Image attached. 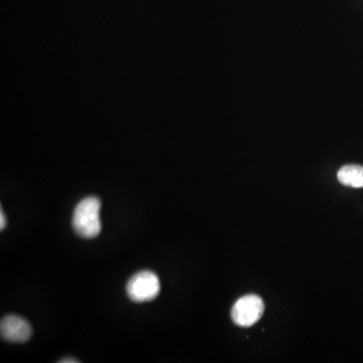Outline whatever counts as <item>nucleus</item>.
<instances>
[{
	"label": "nucleus",
	"mask_w": 363,
	"mask_h": 363,
	"mask_svg": "<svg viewBox=\"0 0 363 363\" xmlns=\"http://www.w3.org/2000/svg\"><path fill=\"white\" fill-rule=\"evenodd\" d=\"M101 202L97 197H87L79 202L73 214V228L83 238H94L101 231Z\"/></svg>",
	"instance_id": "1"
},
{
	"label": "nucleus",
	"mask_w": 363,
	"mask_h": 363,
	"mask_svg": "<svg viewBox=\"0 0 363 363\" xmlns=\"http://www.w3.org/2000/svg\"><path fill=\"white\" fill-rule=\"evenodd\" d=\"M160 279L153 272H138L127 283V296L136 303L151 301L160 294Z\"/></svg>",
	"instance_id": "2"
},
{
	"label": "nucleus",
	"mask_w": 363,
	"mask_h": 363,
	"mask_svg": "<svg viewBox=\"0 0 363 363\" xmlns=\"http://www.w3.org/2000/svg\"><path fill=\"white\" fill-rule=\"evenodd\" d=\"M265 312V304L256 295H247L236 301L231 318L237 326L251 327L260 321Z\"/></svg>",
	"instance_id": "3"
},
{
	"label": "nucleus",
	"mask_w": 363,
	"mask_h": 363,
	"mask_svg": "<svg viewBox=\"0 0 363 363\" xmlns=\"http://www.w3.org/2000/svg\"><path fill=\"white\" fill-rule=\"evenodd\" d=\"M1 337L13 343H24L31 338V327L24 318L9 315L1 320Z\"/></svg>",
	"instance_id": "4"
},
{
	"label": "nucleus",
	"mask_w": 363,
	"mask_h": 363,
	"mask_svg": "<svg viewBox=\"0 0 363 363\" xmlns=\"http://www.w3.org/2000/svg\"><path fill=\"white\" fill-rule=\"evenodd\" d=\"M338 181L347 187L363 188V167L358 165H347L342 167L337 174Z\"/></svg>",
	"instance_id": "5"
},
{
	"label": "nucleus",
	"mask_w": 363,
	"mask_h": 363,
	"mask_svg": "<svg viewBox=\"0 0 363 363\" xmlns=\"http://www.w3.org/2000/svg\"><path fill=\"white\" fill-rule=\"evenodd\" d=\"M6 215H4L3 211L1 210V212H0V229H1V230H3V229L6 228Z\"/></svg>",
	"instance_id": "6"
},
{
	"label": "nucleus",
	"mask_w": 363,
	"mask_h": 363,
	"mask_svg": "<svg viewBox=\"0 0 363 363\" xmlns=\"http://www.w3.org/2000/svg\"><path fill=\"white\" fill-rule=\"evenodd\" d=\"M60 362H63V363H66V362H79L78 360H71V358H69V360H68L67 358V360H61Z\"/></svg>",
	"instance_id": "7"
}]
</instances>
